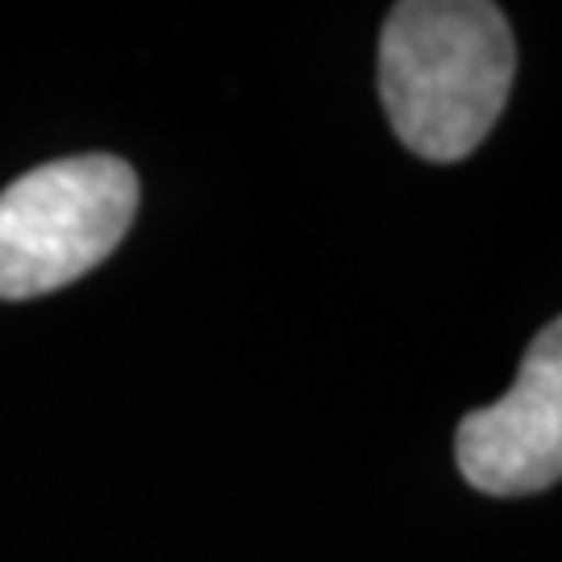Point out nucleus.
<instances>
[{"label": "nucleus", "mask_w": 562, "mask_h": 562, "mask_svg": "<svg viewBox=\"0 0 562 562\" xmlns=\"http://www.w3.org/2000/svg\"><path fill=\"white\" fill-rule=\"evenodd\" d=\"M513 30L487 0H404L383 21L380 97L396 138L429 162H459L508 104Z\"/></svg>", "instance_id": "nucleus-1"}, {"label": "nucleus", "mask_w": 562, "mask_h": 562, "mask_svg": "<svg viewBox=\"0 0 562 562\" xmlns=\"http://www.w3.org/2000/svg\"><path fill=\"white\" fill-rule=\"evenodd\" d=\"M138 213V176L113 155L34 167L0 192V301H30L101 267Z\"/></svg>", "instance_id": "nucleus-2"}, {"label": "nucleus", "mask_w": 562, "mask_h": 562, "mask_svg": "<svg viewBox=\"0 0 562 562\" xmlns=\"http://www.w3.org/2000/svg\"><path fill=\"white\" fill-rule=\"evenodd\" d=\"M454 459L487 496H529L562 480V317L529 341L501 401L462 417Z\"/></svg>", "instance_id": "nucleus-3"}]
</instances>
